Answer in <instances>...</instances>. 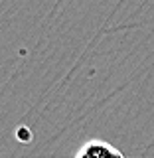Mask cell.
Returning a JSON list of instances; mask_svg holds the SVG:
<instances>
[{"mask_svg":"<svg viewBox=\"0 0 154 158\" xmlns=\"http://www.w3.org/2000/svg\"><path fill=\"white\" fill-rule=\"evenodd\" d=\"M73 158H125V154H123L117 146H113L111 142L95 138V140L85 142V144L75 152Z\"/></svg>","mask_w":154,"mask_h":158,"instance_id":"obj_1","label":"cell"}]
</instances>
